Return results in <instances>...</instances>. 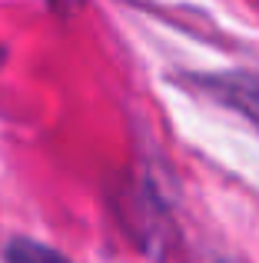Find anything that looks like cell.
<instances>
[{
    "label": "cell",
    "mask_w": 259,
    "mask_h": 263,
    "mask_svg": "<svg viewBox=\"0 0 259 263\" xmlns=\"http://www.w3.org/2000/svg\"><path fill=\"white\" fill-rule=\"evenodd\" d=\"M4 263H70L60 250L40 243V240H30V237H17L7 243L4 250Z\"/></svg>",
    "instance_id": "obj_2"
},
{
    "label": "cell",
    "mask_w": 259,
    "mask_h": 263,
    "mask_svg": "<svg viewBox=\"0 0 259 263\" xmlns=\"http://www.w3.org/2000/svg\"><path fill=\"white\" fill-rule=\"evenodd\" d=\"M186 84L209 100L243 114L253 127H259V73L253 70H223V73H189Z\"/></svg>",
    "instance_id": "obj_1"
},
{
    "label": "cell",
    "mask_w": 259,
    "mask_h": 263,
    "mask_svg": "<svg viewBox=\"0 0 259 263\" xmlns=\"http://www.w3.org/2000/svg\"><path fill=\"white\" fill-rule=\"evenodd\" d=\"M220 263H233V260H220Z\"/></svg>",
    "instance_id": "obj_3"
}]
</instances>
